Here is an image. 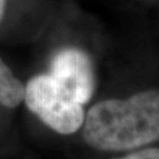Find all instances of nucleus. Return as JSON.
Instances as JSON below:
<instances>
[{
  "label": "nucleus",
  "instance_id": "f257e3e1",
  "mask_svg": "<svg viewBox=\"0 0 159 159\" xmlns=\"http://www.w3.org/2000/svg\"><path fill=\"white\" fill-rule=\"evenodd\" d=\"M83 125L85 143L100 151H129L157 142L159 90L97 102L89 110Z\"/></svg>",
  "mask_w": 159,
  "mask_h": 159
},
{
  "label": "nucleus",
  "instance_id": "f03ea898",
  "mask_svg": "<svg viewBox=\"0 0 159 159\" xmlns=\"http://www.w3.org/2000/svg\"><path fill=\"white\" fill-rule=\"evenodd\" d=\"M30 111L60 134H72L84 123V108L51 74H38L25 86L24 99Z\"/></svg>",
  "mask_w": 159,
  "mask_h": 159
},
{
  "label": "nucleus",
  "instance_id": "7ed1b4c3",
  "mask_svg": "<svg viewBox=\"0 0 159 159\" xmlns=\"http://www.w3.org/2000/svg\"><path fill=\"white\" fill-rule=\"evenodd\" d=\"M52 77L84 105L93 96L96 80L89 56L78 48H64L51 61Z\"/></svg>",
  "mask_w": 159,
  "mask_h": 159
},
{
  "label": "nucleus",
  "instance_id": "20e7f679",
  "mask_svg": "<svg viewBox=\"0 0 159 159\" xmlns=\"http://www.w3.org/2000/svg\"><path fill=\"white\" fill-rule=\"evenodd\" d=\"M25 86L16 78L10 67L0 57V105L7 108L18 106L24 99Z\"/></svg>",
  "mask_w": 159,
  "mask_h": 159
},
{
  "label": "nucleus",
  "instance_id": "39448f33",
  "mask_svg": "<svg viewBox=\"0 0 159 159\" xmlns=\"http://www.w3.org/2000/svg\"><path fill=\"white\" fill-rule=\"evenodd\" d=\"M117 159H159V148H148L144 150H138Z\"/></svg>",
  "mask_w": 159,
  "mask_h": 159
},
{
  "label": "nucleus",
  "instance_id": "423d86ee",
  "mask_svg": "<svg viewBox=\"0 0 159 159\" xmlns=\"http://www.w3.org/2000/svg\"><path fill=\"white\" fill-rule=\"evenodd\" d=\"M6 6H7V0H0V23H1L4 14H5Z\"/></svg>",
  "mask_w": 159,
  "mask_h": 159
}]
</instances>
